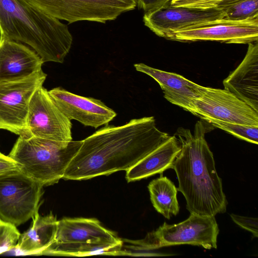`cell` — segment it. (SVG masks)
Returning a JSON list of instances; mask_svg holds the SVG:
<instances>
[{
    "label": "cell",
    "instance_id": "1",
    "mask_svg": "<svg viewBox=\"0 0 258 258\" xmlns=\"http://www.w3.org/2000/svg\"><path fill=\"white\" fill-rule=\"evenodd\" d=\"M169 136L156 127L154 116L133 119L119 126L106 124L83 140L63 178L86 179L127 171Z\"/></svg>",
    "mask_w": 258,
    "mask_h": 258
},
{
    "label": "cell",
    "instance_id": "2",
    "mask_svg": "<svg viewBox=\"0 0 258 258\" xmlns=\"http://www.w3.org/2000/svg\"><path fill=\"white\" fill-rule=\"evenodd\" d=\"M206 127L197 121L194 133L179 127L174 135L181 145L172 169L178 180L177 190L184 197L190 213L215 216L226 211L227 201L213 153L205 139Z\"/></svg>",
    "mask_w": 258,
    "mask_h": 258
},
{
    "label": "cell",
    "instance_id": "3",
    "mask_svg": "<svg viewBox=\"0 0 258 258\" xmlns=\"http://www.w3.org/2000/svg\"><path fill=\"white\" fill-rule=\"evenodd\" d=\"M0 35L28 45L44 63H62L73 39L67 25L26 0H0Z\"/></svg>",
    "mask_w": 258,
    "mask_h": 258
},
{
    "label": "cell",
    "instance_id": "4",
    "mask_svg": "<svg viewBox=\"0 0 258 258\" xmlns=\"http://www.w3.org/2000/svg\"><path fill=\"white\" fill-rule=\"evenodd\" d=\"M82 141L55 142L33 136H19L8 156L20 166V171L43 186L63 178Z\"/></svg>",
    "mask_w": 258,
    "mask_h": 258
},
{
    "label": "cell",
    "instance_id": "5",
    "mask_svg": "<svg viewBox=\"0 0 258 258\" xmlns=\"http://www.w3.org/2000/svg\"><path fill=\"white\" fill-rule=\"evenodd\" d=\"M219 232L215 216L190 213L186 220L178 224L164 222L136 243L138 249L145 254L162 247L184 244L210 249L217 247Z\"/></svg>",
    "mask_w": 258,
    "mask_h": 258
},
{
    "label": "cell",
    "instance_id": "6",
    "mask_svg": "<svg viewBox=\"0 0 258 258\" xmlns=\"http://www.w3.org/2000/svg\"><path fill=\"white\" fill-rule=\"evenodd\" d=\"M43 186L20 170L0 175V219L17 227L38 211Z\"/></svg>",
    "mask_w": 258,
    "mask_h": 258
},
{
    "label": "cell",
    "instance_id": "7",
    "mask_svg": "<svg viewBox=\"0 0 258 258\" xmlns=\"http://www.w3.org/2000/svg\"><path fill=\"white\" fill-rule=\"evenodd\" d=\"M43 13L69 24L87 21L105 23L134 10L137 0H26Z\"/></svg>",
    "mask_w": 258,
    "mask_h": 258
},
{
    "label": "cell",
    "instance_id": "8",
    "mask_svg": "<svg viewBox=\"0 0 258 258\" xmlns=\"http://www.w3.org/2000/svg\"><path fill=\"white\" fill-rule=\"evenodd\" d=\"M170 1L145 12L143 16L146 26L158 36L168 40H173L178 31L232 21L225 18L224 12L217 8L174 7Z\"/></svg>",
    "mask_w": 258,
    "mask_h": 258
},
{
    "label": "cell",
    "instance_id": "9",
    "mask_svg": "<svg viewBox=\"0 0 258 258\" xmlns=\"http://www.w3.org/2000/svg\"><path fill=\"white\" fill-rule=\"evenodd\" d=\"M46 77L41 70L24 79L0 83V129L21 137L31 136L27 123L30 102Z\"/></svg>",
    "mask_w": 258,
    "mask_h": 258
},
{
    "label": "cell",
    "instance_id": "10",
    "mask_svg": "<svg viewBox=\"0 0 258 258\" xmlns=\"http://www.w3.org/2000/svg\"><path fill=\"white\" fill-rule=\"evenodd\" d=\"M27 123L31 136L55 142L72 140L71 120L60 111L43 86L32 97Z\"/></svg>",
    "mask_w": 258,
    "mask_h": 258
},
{
    "label": "cell",
    "instance_id": "11",
    "mask_svg": "<svg viewBox=\"0 0 258 258\" xmlns=\"http://www.w3.org/2000/svg\"><path fill=\"white\" fill-rule=\"evenodd\" d=\"M195 115L202 120L217 119L258 126V112L225 89L204 87L194 102Z\"/></svg>",
    "mask_w": 258,
    "mask_h": 258
},
{
    "label": "cell",
    "instance_id": "12",
    "mask_svg": "<svg viewBox=\"0 0 258 258\" xmlns=\"http://www.w3.org/2000/svg\"><path fill=\"white\" fill-rule=\"evenodd\" d=\"M60 111L70 120L95 128L107 124L116 116L113 109L99 99L81 96L61 87L48 91Z\"/></svg>",
    "mask_w": 258,
    "mask_h": 258
},
{
    "label": "cell",
    "instance_id": "13",
    "mask_svg": "<svg viewBox=\"0 0 258 258\" xmlns=\"http://www.w3.org/2000/svg\"><path fill=\"white\" fill-rule=\"evenodd\" d=\"M174 41H215L226 43L248 44L258 40V18L232 21L178 31Z\"/></svg>",
    "mask_w": 258,
    "mask_h": 258
},
{
    "label": "cell",
    "instance_id": "14",
    "mask_svg": "<svg viewBox=\"0 0 258 258\" xmlns=\"http://www.w3.org/2000/svg\"><path fill=\"white\" fill-rule=\"evenodd\" d=\"M43 63L28 45L0 35V83L26 78L42 70Z\"/></svg>",
    "mask_w": 258,
    "mask_h": 258
},
{
    "label": "cell",
    "instance_id": "15",
    "mask_svg": "<svg viewBox=\"0 0 258 258\" xmlns=\"http://www.w3.org/2000/svg\"><path fill=\"white\" fill-rule=\"evenodd\" d=\"M134 67L137 71L154 79L169 102L194 115V102L200 96L203 86L180 75L155 69L143 63H136Z\"/></svg>",
    "mask_w": 258,
    "mask_h": 258
},
{
    "label": "cell",
    "instance_id": "16",
    "mask_svg": "<svg viewBox=\"0 0 258 258\" xmlns=\"http://www.w3.org/2000/svg\"><path fill=\"white\" fill-rule=\"evenodd\" d=\"M224 89L258 112V44L248 43L239 65L224 79Z\"/></svg>",
    "mask_w": 258,
    "mask_h": 258
},
{
    "label": "cell",
    "instance_id": "17",
    "mask_svg": "<svg viewBox=\"0 0 258 258\" xmlns=\"http://www.w3.org/2000/svg\"><path fill=\"white\" fill-rule=\"evenodd\" d=\"M54 242L57 243L123 241L95 219L67 218L59 220Z\"/></svg>",
    "mask_w": 258,
    "mask_h": 258
},
{
    "label": "cell",
    "instance_id": "18",
    "mask_svg": "<svg viewBox=\"0 0 258 258\" xmlns=\"http://www.w3.org/2000/svg\"><path fill=\"white\" fill-rule=\"evenodd\" d=\"M180 150L181 145L176 137L169 136L152 152L126 171V180L128 182L134 181L172 169Z\"/></svg>",
    "mask_w": 258,
    "mask_h": 258
},
{
    "label": "cell",
    "instance_id": "19",
    "mask_svg": "<svg viewBox=\"0 0 258 258\" xmlns=\"http://www.w3.org/2000/svg\"><path fill=\"white\" fill-rule=\"evenodd\" d=\"M28 230L21 234L16 248L26 254H41L55 239L58 221L51 212L41 216L37 211Z\"/></svg>",
    "mask_w": 258,
    "mask_h": 258
},
{
    "label": "cell",
    "instance_id": "20",
    "mask_svg": "<svg viewBox=\"0 0 258 258\" xmlns=\"http://www.w3.org/2000/svg\"><path fill=\"white\" fill-rule=\"evenodd\" d=\"M123 242H84L57 243L53 242L41 254L84 256L96 254L123 255Z\"/></svg>",
    "mask_w": 258,
    "mask_h": 258
},
{
    "label": "cell",
    "instance_id": "21",
    "mask_svg": "<svg viewBox=\"0 0 258 258\" xmlns=\"http://www.w3.org/2000/svg\"><path fill=\"white\" fill-rule=\"evenodd\" d=\"M148 188L152 205L158 213L168 219L178 214L177 188L169 178L162 175L150 182Z\"/></svg>",
    "mask_w": 258,
    "mask_h": 258
},
{
    "label": "cell",
    "instance_id": "22",
    "mask_svg": "<svg viewBox=\"0 0 258 258\" xmlns=\"http://www.w3.org/2000/svg\"><path fill=\"white\" fill-rule=\"evenodd\" d=\"M206 121L239 139L256 145L258 143L257 126L243 125L217 119H209Z\"/></svg>",
    "mask_w": 258,
    "mask_h": 258
},
{
    "label": "cell",
    "instance_id": "23",
    "mask_svg": "<svg viewBox=\"0 0 258 258\" xmlns=\"http://www.w3.org/2000/svg\"><path fill=\"white\" fill-rule=\"evenodd\" d=\"M224 12L225 18L232 21L258 18V0H238Z\"/></svg>",
    "mask_w": 258,
    "mask_h": 258
},
{
    "label": "cell",
    "instance_id": "24",
    "mask_svg": "<svg viewBox=\"0 0 258 258\" xmlns=\"http://www.w3.org/2000/svg\"><path fill=\"white\" fill-rule=\"evenodd\" d=\"M21 233L14 224L0 220V254L16 248Z\"/></svg>",
    "mask_w": 258,
    "mask_h": 258
},
{
    "label": "cell",
    "instance_id": "25",
    "mask_svg": "<svg viewBox=\"0 0 258 258\" xmlns=\"http://www.w3.org/2000/svg\"><path fill=\"white\" fill-rule=\"evenodd\" d=\"M238 0H174L170 4L174 7H182L199 9L217 8L224 11Z\"/></svg>",
    "mask_w": 258,
    "mask_h": 258
},
{
    "label": "cell",
    "instance_id": "26",
    "mask_svg": "<svg viewBox=\"0 0 258 258\" xmlns=\"http://www.w3.org/2000/svg\"><path fill=\"white\" fill-rule=\"evenodd\" d=\"M233 221L240 227L251 232L255 237L258 236V219L257 218L245 217L231 214Z\"/></svg>",
    "mask_w": 258,
    "mask_h": 258
},
{
    "label": "cell",
    "instance_id": "27",
    "mask_svg": "<svg viewBox=\"0 0 258 258\" xmlns=\"http://www.w3.org/2000/svg\"><path fill=\"white\" fill-rule=\"evenodd\" d=\"M20 170L19 164L12 158L0 152V175Z\"/></svg>",
    "mask_w": 258,
    "mask_h": 258
},
{
    "label": "cell",
    "instance_id": "28",
    "mask_svg": "<svg viewBox=\"0 0 258 258\" xmlns=\"http://www.w3.org/2000/svg\"><path fill=\"white\" fill-rule=\"evenodd\" d=\"M168 1L169 0H137V3L138 8L146 12L159 7Z\"/></svg>",
    "mask_w": 258,
    "mask_h": 258
},
{
    "label": "cell",
    "instance_id": "29",
    "mask_svg": "<svg viewBox=\"0 0 258 258\" xmlns=\"http://www.w3.org/2000/svg\"><path fill=\"white\" fill-rule=\"evenodd\" d=\"M173 1H174V0H171V1H170V2Z\"/></svg>",
    "mask_w": 258,
    "mask_h": 258
},
{
    "label": "cell",
    "instance_id": "30",
    "mask_svg": "<svg viewBox=\"0 0 258 258\" xmlns=\"http://www.w3.org/2000/svg\"><path fill=\"white\" fill-rule=\"evenodd\" d=\"M0 220H1V219H0Z\"/></svg>",
    "mask_w": 258,
    "mask_h": 258
}]
</instances>
